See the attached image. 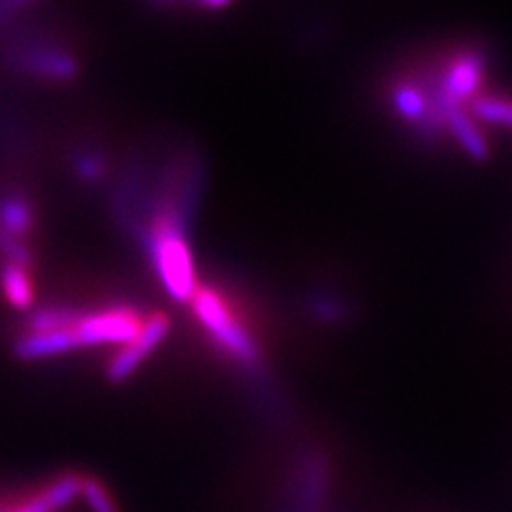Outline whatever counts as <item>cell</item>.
<instances>
[{"instance_id":"9c48e42d","label":"cell","mask_w":512,"mask_h":512,"mask_svg":"<svg viewBox=\"0 0 512 512\" xmlns=\"http://www.w3.org/2000/svg\"><path fill=\"white\" fill-rule=\"evenodd\" d=\"M393 105L397 109V114L410 122H425V118L429 116V101L425 99V94L412 84H402L395 88Z\"/></svg>"},{"instance_id":"3957f363","label":"cell","mask_w":512,"mask_h":512,"mask_svg":"<svg viewBox=\"0 0 512 512\" xmlns=\"http://www.w3.org/2000/svg\"><path fill=\"white\" fill-rule=\"evenodd\" d=\"M192 306L195 314L201 320V325L210 331L212 338L233 355L235 359L244 363H256L259 359V348L252 340V335L239 325V320L231 314L227 303L222 297L212 291V288H201L197 295L192 297Z\"/></svg>"},{"instance_id":"6da1fadb","label":"cell","mask_w":512,"mask_h":512,"mask_svg":"<svg viewBox=\"0 0 512 512\" xmlns=\"http://www.w3.org/2000/svg\"><path fill=\"white\" fill-rule=\"evenodd\" d=\"M77 506L92 512H118L99 480L79 474H64L20 493H0V512H71Z\"/></svg>"},{"instance_id":"5b68a950","label":"cell","mask_w":512,"mask_h":512,"mask_svg":"<svg viewBox=\"0 0 512 512\" xmlns=\"http://www.w3.org/2000/svg\"><path fill=\"white\" fill-rule=\"evenodd\" d=\"M167 331H169V320L163 314H156L150 320H146L135 338L118 352L114 361L109 363V367H107L109 378L124 380L131 376L139 367V363L146 359L160 342L165 340Z\"/></svg>"},{"instance_id":"7a4b0ae2","label":"cell","mask_w":512,"mask_h":512,"mask_svg":"<svg viewBox=\"0 0 512 512\" xmlns=\"http://www.w3.org/2000/svg\"><path fill=\"white\" fill-rule=\"evenodd\" d=\"M150 250L154 269L167 293L175 301H192L197 295V278L180 216H163L154 224Z\"/></svg>"},{"instance_id":"52a82bcc","label":"cell","mask_w":512,"mask_h":512,"mask_svg":"<svg viewBox=\"0 0 512 512\" xmlns=\"http://www.w3.org/2000/svg\"><path fill=\"white\" fill-rule=\"evenodd\" d=\"M446 124L451 128V133L455 135V139L461 143V148L466 150L472 158H485L489 154V146L487 139L483 137V133L478 131L476 122L463 111L459 109H451L446 111Z\"/></svg>"},{"instance_id":"ba28073f","label":"cell","mask_w":512,"mask_h":512,"mask_svg":"<svg viewBox=\"0 0 512 512\" xmlns=\"http://www.w3.org/2000/svg\"><path fill=\"white\" fill-rule=\"evenodd\" d=\"M0 282H3L5 297L18 308H28L32 303V284L24 271L22 263L5 265L3 274H0Z\"/></svg>"},{"instance_id":"8fae6325","label":"cell","mask_w":512,"mask_h":512,"mask_svg":"<svg viewBox=\"0 0 512 512\" xmlns=\"http://www.w3.org/2000/svg\"><path fill=\"white\" fill-rule=\"evenodd\" d=\"M0 220H3V227L11 233H22L28 229L30 224V210L28 205L22 201H7L0 207Z\"/></svg>"},{"instance_id":"277c9868","label":"cell","mask_w":512,"mask_h":512,"mask_svg":"<svg viewBox=\"0 0 512 512\" xmlns=\"http://www.w3.org/2000/svg\"><path fill=\"white\" fill-rule=\"evenodd\" d=\"M143 323L133 310L114 308L84 318H77L73 335L77 346L96 344H128L141 331Z\"/></svg>"},{"instance_id":"30bf717a","label":"cell","mask_w":512,"mask_h":512,"mask_svg":"<svg viewBox=\"0 0 512 512\" xmlns=\"http://www.w3.org/2000/svg\"><path fill=\"white\" fill-rule=\"evenodd\" d=\"M474 114L485 122L512 128V101L498 99V96H483V99L474 101Z\"/></svg>"},{"instance_id":"8992f818","label":"cell","mask_w":512,"mask_h":512,"mask_svg":"<svg viewBox=\"0 0 512 512\" xmlns=\"http://www.w3.org/2000/svg\"><path fill=\"white\" fill-rule=\"evenodd\" d=\"M480 73H483V64H480L478 56H461L448 67L440 92V107L444 114L451 109H459V103L476 92Z\"/></svg>"}]
</instances>
